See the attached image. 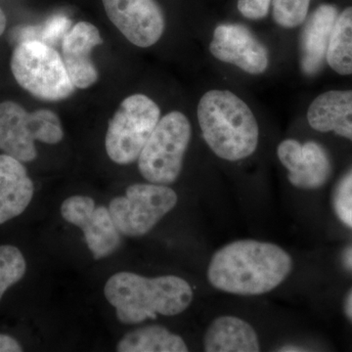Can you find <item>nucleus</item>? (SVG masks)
Wrapping results in <instances>:
<instances>
[{
    "label": "nucleus",
    "mask_w": 352,
    "mask_h": 352,
    "mask_svg": "<svg viewBox=\"0 0 352 352\" xmlns=\"http://www.w3.org/2000/svg\"><path fill=\"white\" fill-rule=\"evenodd\" d=\"M61 214L69 223L80 227L95 259L110 256L122 244L120 233L106 207H95L94 199L69 197L61 206Z\"/></svg>",
    "instance_id": "9"
},
{
    "label": "nucleus",
    "mask_w": 352,
    "mask_h": 352,
    "mask_svg": "<svg viewBox=\"0 0 352 352\" xmlns=\"http://www.w3.org/2000/svg\"><path fill=\"white\" fill-rule=\"evenodd\" d=\"M106 14L134 45L150 47L163 36L166 21L156 0H102Z\"/></svg>",
    "instance_id": "10"
},
{
    "label": "nucleus",
    "mask_w": 352,
    "mask_h": 352,
    "mask_svg": "<svg viewBox=\"0 0 352 352\" xmlns=\"http://www.w3.org/2000/svg\"><path fill=\"white\" fill-rule=\"evenodd\" d=\"M177 201L175 192L166 185L133 184L127 187L126 197L111 201L109 210L120 234L140 237L173 210Z\"/></svg>",
    "instance_id": "8"
},
{
    "label": "nucleus",
    "mask_w": 352,
    "mask_h": 352,
    "mask_svg": "<svg viewBox=\"0 0 352 352\" xmlns=\"http://www.w3.org/2000/svg\"><path fill=\"white\" fill-rule=\"evenodd\" d=\"M119 352H187L182 337L162 326L152 325L127 333L117 346Z\"/></svg>",
    "instance_id": "18"
},
{
    "label": "nucleus",
    "mask_w": 352,
    "mask_h": 352,
    "mask_svg": "<svg viewBox=\"0 0 352 352\" xmlns=\"http://www.w3.org/2000/svg\"><path fill=\"white\" fill-rule=\"evenodd\" d=\"M314 131H333L352 141V90H331L314 99L307 111Z\"/></svg>",
    "instance_id": "16"
},
{
    "label": "nucleus",
    "mask_w": 352,
    "mask_h": 352,
    "mask_svg": "<svg viewBox=\"0 0 352 352\" xmlns=\"http://www.w3.org/2000/svg\"><path fill=\"white\" fill-rule=\"evenodd\" d=\"M11 71L21 87L41 100H63L76 88L59 52L36 39L21 41L16 46L11 57Z\"/></svg>",
    "instance_id": "4"
},
{
    "label": "nucleus",
    "mask_w": 352,
    "mask_h": 352,
    "mask_svg": "<svg viewBox=\"0 0 352 352\" xmlns=\"http://www.w3.org/2000/svg\"><path fill=\"white\" fill-rule=\"evenodd\" d=\"M326 61L339 75H352V7H347L338 16Z\"/></svg>",
    "instance_id": "19"
},
{
    "label": "nucleus",
    "mask_w": 352,
    "mask_h": 352,
    "mask_svg": "<svg viewBox=\"0 0 352 352\" xmlns=\"http://www.w3.org/2000/svg\"><path fill=\"white\" fill-rule=\"evenodd\" d=\"M34 186L22 162L0 155V224L22 214L34 197Z\"/></svg>",
    "instance_id": "15"
},
{
    "label": "nucleus",
    "mask_w": 352,
    "mask_h": 352,
    "mask_svg": "<svg viewBox=\"0 0 352 352\" xmlns=\"http://www.w3.org/2000/svg\"><path fill=\"white\" fill-rule=\"evenodd\" d=\"M27 263L18 248L0 245V300L7 289L24 277Z\"/></svg>",
    "instance_id": "20"
},
{
    "label": "nucleus",
    "mask_w": 352,
    "mask_h": 352,
    "mask_svg": "<svg viewBox=\"0 0 352 352\" xmlns=\"http://www.w3.org/2000/svg\"><path fill=\"white\" fill-rule=\"evenodd\" d=\"M207 352H258V335L251 324L235 316H220L210 324L204 338Z\"/></svg>",
    "instance_id": "17"
},
{
    "label": "nucleus",
    "mask_w": 352,
    "mask_h": 352,
    "mask_svg": "<svg viewBox=\"0 0 352 352\" xmlns=\"http://www.w3.org/2000/svg\"><path fill=\"white\" fill-rule=\"evenodd\" d=\"M344 311L346 318L352 323V289L346 296L344 303Z\"/></svg>",
    "instance_id": "25"
},
{
    "label": "nucleus",
    "mask_w": 352,
    "mask_h": 352,
    "mask_svg": "<svg viewBox=\"0 0 352 352\" xmlns=\"http://www.w3.org/2000/svg\"><path fill=\"white\" fill-rule=\"evenodd\" d=\"M277 155L289 171V183L296 188L318 189L330 178V157L318 143L310 141L300 144L295 139H287L278 146Z\"/></svg>",
    "instance_id": "12"
},
{
    "label": "nucleus",
    "mask_w": 352,
    "mask_h": 352,
    "mask_svg": "<svg viewBox=\"0 0 352 352\" xmlns=\"http://www.w3.org/2000/svg\"><path fill=\"white\" fill-rule=\"evenodd\" d=\"M333 208L338 219L352 229V168L336 185L333 193Z\"/></svg>",
    "instance_id": "22"
},
{
    "label": "nucleus",
    "mask_w": 352,
    "mask_h": 352,
    "mask_svg": "<svg viewBox=\"0 0 352 352\" xmlns=\"http://www.w3.org/2000/svg\"><path fill=\"white\" fill-rule=\"evenodd\" d=\"M160 117L159 106L146 95L134 94L124 99L109 122L105 140L109 157L119 164L138 160Z\"/></svg>",
    "instance_id": "7"
},
{
    "label": "nucleus",
    "mask_w": 352,
    "mask_h": 352,
    "mask_svg": "<svg viewBox=\"0 0 352 352\" xmlns=\"http://www.w3.org/2000/svg\"><path fill=\"white\" fill-rule=\"evenodd\" d=\"M191 132L189 120L182 112L173 111L160 119L138 157L139 171L147 182L161 185L176 182Z\"/></svg>",
    "instance_id": "6"
},
{
    "label": "nucleus",
    "mask_w": 352,
    "mask_h": 352,
    "mask_svg": "<svg viewBox=\"0 0 352 352\" xmlns=\"http://www.w3.org/2000/svg\"><path fill=\"white\" fill-rule=\"evenodd\" d=\"M210 53L219 61L232 64L251 75H261L270 63L267 48L247 27L221 24L215 28Z\"/></svg>",
    "instance_id": "11"
},
{
    "label": "nucleus",
    "mask_w": 352,
    "mask_h": 352,
    "mask_svg": "<svg viewBox=\"0 0 352 352\" xmlns=\"http://www.w3.org/2000/svg\"><path fill=\"white\" fill-rule=\"evenodd\" d=\"M102 43L100 32L91 23H78L65 34L62 60L74 87L85 89L98 80V71L92 62L91 52Z\"/></svg>",
    "instance_id": "13"
},
{
    "label": "nucleus",
    "mask_w": 352,
    "mask_h": 352,
    "mask_svg": "<svg viewBox=\"0 0 352 352\" xmlns=\"http://www.w3.org/2000/svg\"><path fill=\"white\" fill-rule=\"evenodd\" d=\"M338 16L337 7L322 4L305 22L300 38V67L305 75H316L323 68Z\"/></svg>",
    "instance_id": "14"
},
{
    "label": "nucleus",
    "mask_w": 352,
    "mask_h": 352,
    "mask_svg": "<svg viewBox=\"0 0 352 352\" xmlns=\"http://www.w3.org/2000/svg\"><path fill=\"white\" fill-rule=\"evenodd\" d=\"M311 0H272L273 18L280 27L294 29L307 20Z\"/></svg>",
    "instance_id": "21"
},
{
    "label": "nucleus",
    "mask_w": 352,
    "mask_h": 352,
    "mask_svg": "<svg viewBox=\"0 0 352 352\" xmlns=\"http://www.w3.org/2000/svg\"><path fill=\"white\" fill-rule=\"evenodd\" d=\"M272 0H238V9L250 20L263 19L270 11Z\"/></svg>",
    "instance_id": "23"
},
{
    "label": "nucleus",
    "mask_w": 352,
    "mask_h": 352,
    "mask_svg": "<svg viewBox=\"0 0 352 352\" xmlns=\"http://www.w3.org/2000/svg\"><path fill=\"white\" fill-rule=\"evenodd\" d=\"M197 113L203 138L217 157L236 162L256 151L258 122L237 95L228 90H210L201 96Z\"/></svg>",
    "instance_id": "3"
},
{
    "label": "nucleus",
    "mask_w": 352,
    "mask_h": 352,
    "mask_svg": "<svg viewBox=\"0 0 352 352\" xmlns=\"http://www.w3.org/2000/svg\"><path fill=\"white\" fill-rule=\"evenodd\" d=\"M7 25V19L6 13L3 12L1 8H0V36L3 34V32H6Z\"/></svg>",
    "instance_id": "26"
},
{
    "label": "nucleus",
    "mask_w": 352,
    "mask_h": 352,
    "mask_svg": "<svg viewBox=\"0 0 352 352\" xmlns=\"http://www.w3.org/2000/svg\"><path fill=\"white\" fill-rule=\"evenodd\" d=\"M64 138L57 113L46 109L30 113L13 101L0 103V150L30 163L38 157L36 141L57 144Z\"/></svg>",
    "instance_id": "5"
},
{
    "label": "nucleus",
    "mask_w": 352,
    "mask_h": 352,
    "mask_svg": "<svg viewBox=\"0 0 352 352\" xmlns=\"http://www.w3.org/2000/svg\"><path fill=\"white\" fill-rule=\"evenodd\" d=\"M305 349H300V347L298 346H283L281 347V349H279V351H303Z\"/></svg>",
    "instance_id": "27"
},
{
    "label": "nucleus",
    "mask_w": 352,
    "mask_h": 352,
    "mask_svg": "<svg viewBox=\"0 0 352 352\" xmlns=\"http://www.w3.org/2000/svg\"><path fill=\"white\" fill-rule=\"evenodd\" d=\"M22 346L14 338L0 333V352H21Z\"/></svg>",
    "instance_id": "24"
},
{
    "label": "nucleus",
    "mask_w": 352,
    "mask_h": 352,
    "mask_svg": "<svg viewBox=\"0 0 352 352\" xmlns=\"http://www.w3.org/2000/svg\"><path fill=\"white\" fill-rule=\"evenodd\" d=\"M293 261L288 252L271 243L239 240L219 250L208 270L214 288L239 296L270 293L291 273Z\"/></svg>",
    "instance_id": "1"
},
{
    "label": "nucleus",
    "mask_w": 352,
    "mask_h": 352,
    "mask_svg": "<svg viewBox=\"0 0 352 352\" xmlns=\"http://www.w3.org/2000/svg\"><path fill=\"white\" fill-rule=\"evenodd\" d=\"M104 294L124 324L156 319L157 314L175 316L185 311L193 300L191 286L182 278H147L126 271L109 278Z\"/></svg>",
    "instance_id": "2"
}]
</instances>
